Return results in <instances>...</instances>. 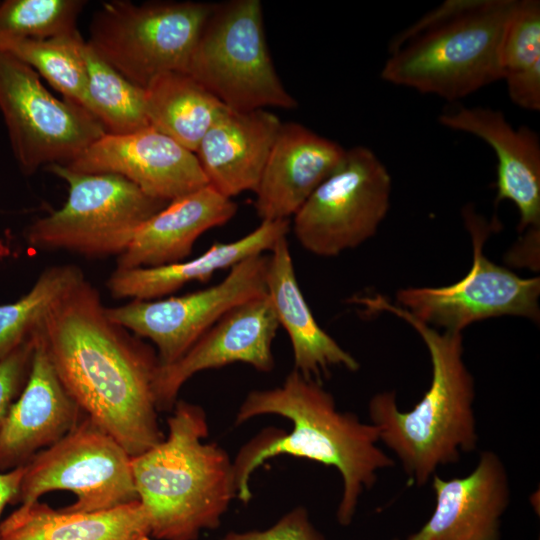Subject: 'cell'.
Here are the masks:
<instances>
[{"mask_svg":"<svg viewBox=\"0 0 540 540\" xmlns=\"http://www.w3.org/2000/svg\"><path fill=\"white\" fill-rule=\"evenodd\" d=\"M281 124L267 109L227 107L195 152L208 185L231 199L245 191L255 192Z\"/></svg>","mask_w":540,"mask_h":540,"instance_id":"20","label":"cell"},{"mask_svg":"<svg viewBox=\"0 0 540 540\" xmlns=\"http://www.w3.org/2000/svg\"><path fill=\"white\" fill-rule=\"evenodd\" d=\"M132 457L109 433L84 417L63 438L25 464L16 502L27 505L50 491L65 490L76 501L65 510L96 512L138 501Z\"/></svg>","mask_w":540,"mask_h":540,"instance_id":"11","label":"cell"},{"mask_svg":"<svg viewBox=\"0 0 540 540\" xmlns=\"http://www.w3.org/2000/svg\"><path fill=\"white\" fill-rule=\"evenodd\" d=\"M237 204L207 185L166 204L136 231L117 268L157 267L183 261L206 231L222 226Z\"/></svg>","mask_w":540,"mask_h":540,"instance_id":"21","label":"cell"},{"mask_svg":"<svg viewBox=\"0 0 540 540\" xmlns=\"http://www.w3.org/2000/svg\"><path fill=\"white\" fill-rule=\"evenodd\" d=\"M84 41L77 30L46 39L10 41L3 44L0 51L30 66L65 100L87 110V71L82 53Z\"/></svg>","mask_w":540,"mask_h":540,"instance_id":"28","label":"cell"},{"mask_svg":"<svg viewBox=\"0 0 540 540\" xmlns=\"http://www.w3.org/2000/svg\"><path fill=\"white\" fill-rule=\"evenodd\" d=\"M391 176L368 147L347 149L341 165L292 216L299 244L311 254L335 257L373 237L387 215Z\"/></svg>","mask_w":540,"mask_h":540,"instance_id":"9","label":"cell"},{"mask_svg":"<svg viewBox=\"0 0 540 540\" xmlns=\"http://www.w3.org/2000/svg\"><path fill=\"white\" fill-rule=\"evenodd\" d=\"M267 263L268 255L252 256L210 287L168 298L131 300L106 307V314L136 336L149 339L157 348L160 365H169L230 310L267 294Z\"/></svg>","mask_w":540,"mask_h":540,"instance_id":"13","label":"cell"},{"mask_svg":"<svg viewBox=\"0 0 540 540\" xmlns=\"http://www.w3.org/2000/svg\"><path fill=\"white\" fill-rule=\"evenodd\" d=\"M24 472L25 465L0 472V517L7 504L16 502Z\"/></svg>","mask_w":540,"mask_h":540,"instance_id":"33","label":"cell"},{"mask_svg":"<svg viewBox=\"0 0 540 540\" xmlns=\"http://www.w3.org/2000/svg\"><path fill=\"white\" fill-rule=\"evenodd\" d=\"M47 170L67 183L68 197L60 209L26 229L25 239L35 249L120 256L139 227L168 203L119 175L80 173L62 164Z\"/></svg>","mask_w":540,"mask_h":540,"instance_id":"7","label":"cell"},{"mask_svg":"<svg viewBox=\"0 0 540 540\" xmlns=\"http://www.w3.org/2000/svg\"><path fill=\"white\" fill-rule=\"evenodd\" d=\"M0 111L20 170L67 165L105 133L86 109L54 97L39 75L13 55L0 51Z\"/></svg>","mask_w":540,"mask_h":540,"instance_id":"10","label":"cell"},{"mask_svg":"<svg viewBox=\"0 0 540 540\" xmlns=\"http://www.w3.org/2000/svg\"><path fill=\"white\" fill-rule=\"evenodd\" d=\"M502 80L511 101L540 110V2L516 0L500 46Z\"/></svg>","mask_w":540,"mask_h":540,"instance_id":"26","label":"cell"},{"mask_svg":"<svg viewBox=\"0 0 540 540\" xmlns=\"http://www.w3.org/2000/svg\"><path fill=\"white\" fill-rule=\"evenodd\" d=\"M31 369L0 428V470L25 465L68 434L84 413L61 383L38 331Z\"/></svg>","mask_w":540,"mask_h":540,"instance_id":"16","label":"cell"},{"mask_svg":"<svg viewBox=\"0 0 540 540\" xmlns=\"http://www.w3.org/2000/svg\"><path fill=\"white\" fill-rule=\"evenodd\" d=\"M37 331L66 391L131 457L164 439L154 394L157 353L109 319L86 279L49 310Z\"/></svg>","mask_w":540,"mask_h":540,"instance_id":"1","label":"cell"},{"mask_svg":"<svg viewBox=\"0 0 540 540\" xmlns=\"http://www.w3.org/2000/svg\"><path fill=\"white\" fill-rule=\"evenodd\" d=\"M164 439L132 457L138 501L158 540H196L219 526L236 498L233 462L215 443H204L209 428L204 409L177 400Z\"/></svg>","mask_w":540,"mask_h":540,"instance_id":"4","label":"cell"},{"mask_svg":"<svg viewBox=\"0 0 540 540\" xmlns=\"http://www.w3.org/2000/svg\"><path fill=\"white\" fill-rule=\"evenodd\" d=\"M516 0H447L395 36L381 77L448 101L502 80L500 46Z\"/></svg>","mask_w":540,"mask_h":540,"instance_id":"5","label":"cell"},{"mask_svg":"<svg viewBox=\"0 0 540 540\" xmlns=\"http://www.w3.org/2000/svg\"><path fill=\"white\" fill-rule=\"evenodd\" d=\"M266 291L279 326L287 332L293 351L294 370L318 380L331 367L357 371L358 361L344 350L312 314L297 281L287 237L268 255Z\"/></svg>","mask_w":540,"mask_h":540,"instance_id":"23","label":"cell"},{"mask_svg":"<svg viewBox=\"0 0 540 540\" xmlns=\"http://www.w3.org/2000/svg\"><path fill=\"white\" fill-rule=\"evenodd\" d=\"M442 126L486 142L497 158L496 199L509 200L519 213L518 230L540 228V140L522 125L513 127L500 110L459 107L439 116Z\"/></svg>","mask_w":540,"mask_h":540,"instance_id":"18","label":"cell"},{"mask_svg":"<svg viewBox=\"0 0 540 540\" xmlns=\"http://www.w3.org/2000/svg\"><path fill=\"white\" fill-rule=\"evenodd\" d=\"M394 540H398V539H394Z\"/></svg>","mask_w":540,"mask_h":540,"instance_id":"34","label":"cell"},{"mask_svg":"<svg viewBox=\"0 0 540 540\" xmlns=\"http://www.w3.org/2000/svg\"><path fill=\"white\" fill-rule=\"evenodd\" d=\"M185 73L236 111L297 107L273 65L260 0L215 3Z\"/></svg>","mask_w":540,"mask_h":540,"instance_id":"6","label":"cell"},{"mask_svg":"<svg viewBox=\"0 0 540 540\" xmlns=\"http://www.w3.org/2000/svg\"><path fill=\"white\" fill-rule=\"evenodd\" d=\"M362 303L410 324L427 347L431 383L411 410L398 408L394 391L377 393L368 405L370 423L377 427L380 441L400 460L411 483L425 485L440 466L457 463L478 442L475 384L463 360L462 332H440L383 295Z\"/></svg>","mask_w":540,"mask_h":540,"instance_id":"3","label":"cell"},{"mask_svg":"<svg viewBox=\"0 0 540 540\" xmlns=\"http://www.w3.org/2000/svg\"><path fill=\"white\" fill-rule=\"evenodd\" d=\"M66 166L80 173L119 175L165 202L208 185L196 154L151 126L129 134L105 133Z\"/></svg>","mask_w":540,"mask_h":540,"instance_id":"15","label":"cell"},{"mask_svg":"<svg viewBox=\"0 0 540 540\" xmlns=\"http://www.w3.org/2000/svg\"><path fill=\"white\" fill-rule=\"evenodd\" d=\"M84 279L77 266H52L21 298L0 304V360L29 339L49 310Z\"/></svg>","mask_w":540,"mask_h":540,"instance_id":"29","label":"cell"},{"mask_svg":"<svg viewBox=\"0 0 540 540\" xmlns=\"http://www.w3.org/2000/svg\"><path fill=\"white\" fill-rule=\"evenodd\" d=\"M347 149L306 126L282 123L255 190L261 220L292 217L343 162Z\"/></svg>","mask_w":540,"mask_h":540,"instance_id":"19","label":"cell"},{"mask_svg":"<svg viewBox=\"0 0 540 540\" xmlns=\"http://www.w3.org/2000/svg\"><path fill=\"white\" fill-rule=\"evenodd\" d=\"M463 217L473 245L468 273L447 286L402 288L396 294V305L427 325L452 332L504 315L539 321L540 278H522L488 259L483 245L490 225L470 205L464 208Z\"/></svg>","mask_w":540,"mask_h":540,"instance_id":"12","label":"cell"},{"mask_svg":"<svg viewBox=\"0 0 540 540\" xmlns=\"http://www.w3.org/2000/svg\"><path fill=\"white\" fill-rule=\"evenodd\" d=\"M214 6L193 1H108L95 11L86 42L117 72L144 89L164 73L186 72Z\"/></svg>","mask_w":540,"mask_h":540,"instance_id":"8","label":"cell"},{"mask_svg":"<svg viewBox=\"0 0 540 540\" xmlns=\"http://www.w3.org/2000/svg\"><path fill=\"white\" fill-rule=\"evenodd\" d=\"M222 540H324V537L310 521L306 509L297 507L266 530L230 532Z\"/></svg>","mask_w":540,"mask_h":540,"instance_id":"32","label":"cell"},{"mask_svg":"<svg viewBox=\"0 0 540 540\" xmlns=\"http://www.w3.org/2000/svg\"><path fill=\"white\" fill-rule=\"evenodd\" d=\"M82 53L87 71V110L106 133L129 134L150 126L144 89L106 63L86 41Z\"/></svg>","mask_w":540,"mask_h":540,"instance_id":"27","label":"cell"},{"mask_svg":"<svg viewBox=\"0 0 540 540\" xmlns=\"http://www.w3.org/2000/svg\"><path fill=\"white\" fill-rule=\"evenodd\" d=\"M291 228L289 219L262 220L245 236L227 243H214L201 255L157 267L116 268L107 281L114 298L158 299L190 282H207L213 274L231 269L241 261L270 252Z\"/></svg>","mask_w":540,"mask_h":540,"instance_id":"22","label":"cell"},{"mask_svg":"<svg viewBox=\"0 0 540 540\" xmlns=\"http://www.w3.org/2000/svg\"><path fill=\"white\" fill-rule=\"evenodd\" d=\"M144 92L149 125L194 153L227 108L185 72L164 73L144 88Z\"/></svg>","mask_w":540,"mask_h":540,"instance_id":"25","label":"cell"},{"mask_svg":"<svg viewBox=\"0 0 540 540\" xmlns=\"http://www.w3.org/2000/svg\"><path fill=\"white\" fill-rule=\"evenodd\" d=\"M0 540H151L139 501L96 512L56 510L36 501L0 523Z\"/></svg>","mask_w":540,"mask_h":540,"instance_id":"24","label":"cell"},{"mask_svg":"<svg viewBox=\"0 0 540 540\" xmlns=\"http://www.w3.org/2000/svg\"><path fill=\"white\" fill-rule=\"evenodd\" d=\"M35 349L33 335L0 360V428L28 379Z\"/></svg>","mask_w":540,"mask_h":540,"instance_id":"31","label":"cell"},{"mask_svg":"<svg viewBox=\"0 0 540 540\" xmlns=\"http://www.w3.org/2000/svg\"><path fill=\"white\" fill-rule=\"evenodd\" d=\"M268 414L289 419L292 429H265L239 450L233 461L236 498L249 502L251 476L266 460L281 455L306 458L339 471L343 485L337 519L350 524L361 495L376 483L378 471L395 465L377 445V427L354 413L339 411L318 380L294 369L282 385L249 392L235 423Z\"/></svg>","mask_w":540,"mask_h":540,"instance_id":"2","label":"cell"},{"mask_svg":"<svg viewBox=\"0 0 540 540\" xmlns=\"http://www.w3.org/2000/svg\"><path fill=\"white\" fill-rule=\"evenodd\" d=\"M267 294L226 313L175 362L159 365L154 381L158 410L173 409L182 386L196 373L244 363L261 372L274 368L272 344L279 328Z\"/></svg>","mask_w":540,"mask_h":540,"instance_id":"14","label":"cell"},{"mask_svg":"<svg viewBox=\"0 0 540 540\" xmlns=\"http://www.w3.org/2000/svg\"><path fill=\"white\" fill-rule=\"evenodd\" d=\"M83 0H1L0 47L21 39H46L77 31Z\"/></svg>","mask_w":540,"mask_h":540,"instance_id":"30","label":"cell"},{"mask_svg":"<svg viewBox=\"0 0 540 540\" xmlns=\"http://www.w3.org/2000/svg\"><path fill=\"white\" fill-rule=\"evenodd\" d=\"M435 508L406 540H500L501 517L510 502L508 474L501 458L483 451L464 477L431 478Z\"/></svg>","mask_w":540,"mask_h":540,"instance_id":"17","label":"cell"}]
</instances>
